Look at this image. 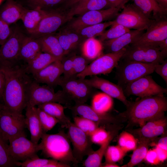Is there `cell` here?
<instances>
[{
	"mask_svg": "<svg viewBox=\"0 0 167 167\" xmlns=\"http://www.w3.org/2000/svg\"><path fill=\"white\" fill-rule=\"evenodd\" d=\"M167 53L159 47L148 45L127 46L121 59L125 61L145 63L161 64L165 59Z\"/></svg>",
	"mask_w": 167,
	"mask_h": 167,
	"instance_id": "obj_7",
	"label": "cell"
},
{
	"mask_svg": "<svg viewBox=\"0 0 167 167\" xmlns=\"http://www.w3.org/2000/svg\"><path fill=\"white\" fill-rule=\"evenodd\" d=\"M40 44L37 38L26 36L22 43L19 54V61L27 63L41 52Z\"/></svg>",
	"mask_w": 167,
	"mask_h": 167,
	"instance_id": "obj_29",
	"label": "cell"
},
{
	"mask_svg": "<svg viewBox=\"0 0 167 167\" xmlns=\"http://www.w3.org/2000/svg\"><path fill=\"white\" fill-rule=\"evenodd\" d=\"M134 5L149 19L154 20L166 16L167 10L156 0H132Z\"/></svg>",
	"mask_w": 167,
	"mask_h": 167,
	"instance_id": "obj_26",
	"label": "cell"
},
{
	"mask_svg": "<svg viewBox=\"0 0 167 167\" xmlns=\"http://www.w3.org/2000/svg\"><path fill=\"white\" fill-rule=\"evenodd\" d=\"M25 7L14 0H6L0 9V19L10 25L21 19Z\"/></svg>",
	"mask_w": 167,
	"mask_h": 167,
	"instance_id": "obj_24",
	"label": "cell"
},
{
	"mask_svg": "<svg viewBox=\"0 0 167 167\" xmlns=\"http://www.w3.org/2000/svg\"><path fill=\"white\" fill-rule=\"evenodd\" d=\"M166 38L167 19L165 16L153 20L146 32L130 45L152 46L160 48L162 42Z\"/></svg>",
	"mask_w": 167,
	"mask_h": 167,
	"instance_id": "obj_13",
	"label": "cell"
},
{
	"mask_svg": "<svg viewBox=\"0 0 167 167\" xmlns=\"http://www.w3.org/2000/svg\"><path fill=\"white\" fill-rule=\"evenodd\" d=\"M70 165L60 161L52 159L45 167H70Z\"/></svg>",
	"mask_w": 167,
	"mask_h": 167,
	"instance_id": "obj_54",
	"label": "cell"
},
{
	"mask_svg": "<svg viewBox=\"0 0 167 167\" xmlns=\"http://www.w3.org/2000/svg\"><path fill=\"white\" fill-rule=\"evenodd\" d=\"M163 8L167 10V0H156Z\"/></svg>",
	"mask_w": 167,
	"mask_h": 167,
	"instance_id": "obj_58",
	"label": "cell"
},
{
	"mask_svg": "<svg viewBox=\"0 0 167 167\" xmlns=\"http://www.w3.org/2000/svg\"><path fill=\"white\" fill-rule=\"evenodd\" d=\"M126 152L119 145L108 146L105 151L104 156L105 163L115 164L121 160Z\"/></svg>",
	"mask_w": 167,
	"mask_h": 167,
	"instance_id": "obj_40",
	"label": "cell"
},
{
	"mask_svg": "<svg viewBox=\"0 0 167 167\" xmlns=\"http://www.w3.org/2000/svg\"><path fill=\"white\" fill-rule=\"evenodd\" d=\"M122 12L113 20L118 24L129 29L145 30L153 20L149 19L132 4L125 6Z\"/></svg>",
	"mask_w": 167,
	"mask_h": 167,
	"instance_id": "obj_12",
	"label": "cell"
},
{
	"mask_svg": "<svg viewBox=\"0 0 167 167\" xmlns=\"http://www.w3.org/2000/svg\"><path fill=\"white\" fill-rule=\"evenodd\" d=\"M167 125V118L164 114L148 121L139 128L130 129L128 132L138 141H146L151 143L158 136L164 133Z\"/></svg>",
	"mask_w": 167,
	"mask_h": 167,
	"instance_id": "obj_17",
	"label": "cell"
},
{
	"mask_svg": "<svg viewBox=\"0 0 167 167\" xmlns=\"http://www.w3.org/2000/svg\"><path fill=\"white\" fill-rule=\"evenodd\" d=\"M103 48L102 42L93 37L84 41L81 50L83 56L87 59L94 60L101 54Z\"/></svg>",
	"mask_w": 167,
	"mask_h": 167,
	"instance_id": "obj_35",
	"label": "cell"
},
{
	"mask_svg": "<svg viewBox=\"0 0 167 167\" xmlns=\"http://www.w3.org/2000/svg\"><path fill=\"white\" fill-rule=\"evenodd\" d=\"M37 107L57 119L63 128H67L71 122L70 119L65 114L64 107L60 103L49 102L40 105Z\"/></svg>",
	"mask_w": 167,
	"mask_h": 167,
	"instance_id": "obj_32",
	"label": "cell"
},
{
	"mask_svg": "<svg viewBox=\"0 0 167 167\" xmlns=\"http://www.w3.org/2000/svg\"><path fill=\"white\" fill-rule=\"evenodd\" d=\"M130 30L122 25L114 23L109 29L104 31L99 36V40L102 42L115 39L128 32Z\"/></svg>",
	"mask_w": 167,
	"mask_h": 167,
	"instance_id": "obj_39",
	"label": "cell"
},
{
	"mask_svg": "<svg viewBox=\"0 0 167 167\" xmlns=\"http://www.w3.org/2000/svg\"><path fill=\"white\" fill-rule=\"evenodd\" d=\"M118 143V145L127 152L133 150L136 148L138 140L131 133L123 131L119 136Z\"/></svg>",
	"mask_w": 167,
	"mask_h": 167,
	"instance_id": "obj_42",
	"label": "cell"
},
{
	"mask_svg": "<svg viewBox=\"0 0 167 167\" xmlns=\"http://www.w3.org/2000/svg\"><path fill=\"white\" fill-rule=\"evenodd\" d=\"M5 0H0V5Z\"/></svg>",
	"mask_w": 167,
	"mask_h": 167,
	"instance_id": "obj_62",
	"label": "cell"
},
{
	"mask_svg": "<svg viewBox=\"0 0 167 167\" xmlns=\"http://www.w3.org/2000/svg\"><path fill=\"white\" fill-rule=\"evenodd\" d=\"M11 33L7 40L0 47V65H8L19 62L20 48L27 36L18 26L12 27Z\"/></svg>",
	"mask_w": 167,
	"mask_h": 167,
	"instance_id": "obj_10",
	"label": "cell"
},
{
	"mask_svg": "<svg viewBox=\"0 0 167 167\" xmlns=\"http://www.w3.org/2000/svg\"><path fill=\"white\" fill-rule=\"evenodd\" d=\"M36 38L40 44L42 52L62 59L65 55L64 51L56 34H49Z\"/></svg>",
	"mask_w": 167,
	"mask_h": 167,
	"instance_id": "obj_28",
	"label": "cell"
},
{
	"mask_svg": "<svg viewBox=\"0 0 167 167\" xmlns=\"http://www.w3.org/2000/svg\"><path fill=\"white\" fill-rule=\"evenodd\" d=\"M126 96L134 95L141 98L154 96L164 95L166 88L158 84L149 75L143 76L130 83L123 88Z\"/></svg>",
	"mask_w": 167,
	"mask_h": 167,
	"instance_id": "obj_11",
	"label": "cell"
},
{
	"mask_svg": "<svg viewBox=\"0 0 167 167\" xmlns=\"http://www.w3.org/2000/svg\"><path fill=\"white\" fill-rule=\"evenodd\" d=\"M39 143L41 154L67 164L76 166L79 163L74 157L67 134L63 131L49 134L44 132Z\"/></svg>",
	"mask_w": 167,
	"mask_h": 167,
	"instance_id": "obj_3",
	"label": "cell"
},
{
	"mask_svg": "<svg viewBox=\"0 0 167 167\" xmlns=\"http://www.w3.org/2000/svg\"><path fill=\"white\" fill-rule=\"evenodd\" d=\"M144 160L148 163L152 165H156L160 162L155 148L148 150Z\"/></svg>",
	"mask_w": 167,
	"mask_h": 167,
	"instance_id": "obj_51",
	"label": "cell"
},
{
	"mask_svg": "<svg viewBox=\"0 0 167 167\" xmlns=\"http://www.w3.org/2000/svg\"><path fill=\"white\" fill-rule=\"evenodd\" d=\"M73 121V123L77 127L89 136L99 126L97 123L90 119L78 116H75Z\"/></svg>",
	"mask_w": 167,
	"mask_h": 167,
	"instance_id": "obj_41",
	"label": "cell"
},
{
	"mask_svg": "<svg viewBox=\"0 0 167 167\" xmlns=\"http://www.w3.org/2000/svg\"><path fill=\"white\" fill-rule=\"evenodd\" d=\"M84 0H67L63 7V10H66L74 5Z\"/></svg>",
	"mask_w": 167,
	"mask_h": 167,
	"instance_id": "obj_57",
	"label": "cell"
},
{
	"mask_svg": "<svg viewBox=\"0 0 167 167\" xmlns=\"http://www.w3.org/2000/svg\"><path fill=\"white\" fill-rule=\"evenodd\" d=\"M3 105L2 102V99H0V112L3 109Z\"/></svg>",
	"mask_w": 167,
	"mask_h": 167,
	"instance_id": "obj_61",
	"label": "cell"
},
{
	"mask_svg": "<svg viewBox=\"0 0 167 167\" xmlns=\"http://www.w3.org/2000/svg\"><path fill=\"white\" fill-rule=\"evenodd\" d=\"M5 77L2 100L3 107L17 114H22L27 106V97L33 80L28 75L26 65L18 62L0 65Z\"/></svg>",
	"mask_w": 167,
	"mask_h": 167,
	"instance_id": "obj_1",
	"label": "cell"
},
{
	"mask_svg": "<svg viewBox=\"0 0 167 167\" xmlns=\"http://www.w3.org/2000/svg\"><path fill=\"white\" fill-rule=\"evenodd\" d=\"M167 110V100L164 95L141 98L131 102L126 111L119 116L128 121L127 127L141 126L148 121L165 114Z\"/></svg>",
	"mask_w": 167,
	"mask_h": 167,
	"instance_id": "obj_2",
	"label": "cell"
},
{
	"mask_svg": "<svg viewBox=\"0 0 167 167\" xmlns=\"http://www.w3.org/2000/svg\"><path fill=\"white\" fill-rule=\"evenodd\" d=\"M154 72L160 75L167 84V60L165 59L161 63L157 64Z\"/></svg>",
	"mask_w": 167,
	"mask_h": 167,
	"instance_id": "obj_49",
	"label": "cell"
},
{
	"mask_svg": "<svg viewBox=\"0 0 167 167\" xmlns=\"http://www.w3.org/2000/svg\"><path fill=\"white\" fill-rule=\"evenodd\" d=\"M150 144L148 141H138L137 146L133 150L129 161L122 167H132L140 163L144 160Z\"/></svg>",
	"mask_w": 167,
	"mask_h": 167,
	"instance_id": "obj_38",
	"label": "cell"
},
{
	"mask_svg": "<svg viewBox=\"0 0 167 167\" xmlns=\"http://www.w3.org/2000/svg\"><path fill=\"white\" fill-rule=\"evenodd\" d=\"M25 119L26 128L30 132V140L35 144H38L44 132L36 107H26Z\"/></svg>",
	"mask_w": 167,
	"mask_h": 167,
	"instance_id": "obj_23",
	"label": "cell"
},
{
	"mask_svg": "<svg viewBox=\"0 0 167 167\" xmlns=\"http://www.w3.org/2000/svg\"><path fill=\"white\" fill-rule=\"evenodd\" d=\"M62 64L63 78L67 79L71 77L73 66L72 56L65 58H62L61 60Z\"/></svg>",
	"mask_w": 167,
	"mask_h": 167,
	"instance_id": "obj_48",
	"label": "cell"
},
{
	"mask_svg": "<svg viewBox=\"0 0 167 167\" xmlns=\"http://www.w3.org/2000/svg\"><path fill=\"white\" fill-rule=\"evenodd\" d=\"M8 142L9 154L15 162L24 161L37 155L41 150L39 143H34L27 139L26 135L16 137Z\"/></svg>",
	"mask_w": 167,
	"mask_h": 167,
	"instance_id": "obj_18",
	"label": "cell"
},
{
	"mask_svg": "<svg viewBox=\"0 0 167 167\" xmlns=\"http://www.w3.org/2000/svg\"><path fill=\"white\" fill-rule=\"evenodd\" d=\"M72 60V69L70 78L76 77V75L83 71L88 65L87 59L83 56H73Z\"/></svg>",
	"mask_w": 167,
	"mask_h": 167,
	"instance_id": "obj_47",
	"label": "cell"
},
{
	"mask_svg": "<svg viewBox=\"0 0 167 167\" xmlns=\"http://www.w3.org/2000/svg\"><path fill=\"white\" fill-rule=\"evenodd\" d=\"M72 19L66 11L58 10L47 12L35 30L30 35L35 37L54 34Z\"/></svg>",
	"mask_w": 167,
	"mask_h": 167,
	"instance_id": "obj_16",
	"label": "cell"
},
{
	"mask_svg": "<svg viewBox=\"0 0 167 167\" xmlns=\"http://www.w3.org/2000/svg\"><path fill=\"white\" fill-rule=\"evenodd\" d=\"M58 60H62L49 54L41 52L26 64V68L29 74L33 75Z\"/></svg>",
	"mask_w": 167,
	"mask_h": 167,
	"instance_id": "obj_31",
	"label": "cell"
},
{
	"mask_svg": "<svg viewBox=\"0 0 167 167\" xmlns=\"http://www.w3.org/2000/svg\"><path fill=\"white\" fill-rule=\"evenodd\" d=\"M113 21L102 22L85 27L75 31L80 36L84 41L86 40L99 36L108 27L111 26Z\"/></svg>",
	"mask_w": 167,
	"mask_h": 167,
	"instance_id": "obj_36",
	"label": "cell"
},
{
	"mask_svg": "<svg viewBox=\"0 0 167 167\" xmlns=\"http://www.w3.org/2000/svg\"><path fill=\"white\" fill-rule=\"evenodd\" d=\"M46 12L38 9H30L25 7L21 20L29 34L36 28Z\"/></svg>",
	"mask_w": 167,
	"mask_h": 167,
	"instance_id": "obj_30",
	"label": "cell"
},
{
	"mask_svg": "<svg viewBox=\"0 0 167 167\" xmlns=\"http://www.w3.org/2000/svg\"><path fill=\"white\" fill-rule=\"evenodd\" d=\"M120 9L114 7L89 11L73 18L67 23L66 28L75 31L89 26L99 24L116 17Z\"/></svg>",
	"mask_w": 167,
	"mask_h": 167,
	"instance_id": "obj_9",
	"label": "cell"
},
{
	"mask_svg": "<svg viewBox=\"0 0 167 167\" xmlns=\"http://www.w3.org/2000/svg\"><path fill=\"white\" fill-rule=\"evenodd\" d=\"M36 109L43 132L46 133L59 123V121L54 117L38 107Z\"/></svg>",
	"mask_w": 167,
	"mask_h": 167,
	"instance_id": "obj_43",
	"label": "cell"
},
{
	"mask_svg": "<svg viewBox=\"0 0 167 167\" xmlns=\"http://www.w3.org/2000/svg\"><path fill=\"white\" fill-rule=\"evenodd\" d=\"M5 23L4 22L0 19V32L1 31Z\"/></svg>",
	"mask_w": 167,
	"mask_h": 167,
	"instance_id": "obj_60",
	"label": "cell"
},
{
	"mask_svg": "<svg viewBox=\"0 0 167 167\" xmlns=\"http://www.w3.org/2000/svg\"><path fill=\"white\" fill-rule=\"evenodd\" d=\"M71 100L62 90L55 92L48 86H41L33 80L28 92L27 107H36L49 102H56L65 104Z\"/></svg>",
	"mask_w": 167,
	"mask_h": 167,
	"instance_id": "obj_4",
	"label": "cell"
},
{
	"mask_svg": "<svg viewBox=\"0 0 167 167\" xmlns=\"http://www.w3.org/2000/svg\"><path fill=\"white\" fill-rule=\"evenodd\" d=\"M113 133L108 131L104 127H99L90 136L93 143L101 145L105 142Z\"/></svg>",
	"mask_w": 167,
	"mask_h": 167,
	"instance_id": "obj_46",
	"label": "cell"
},
{
	"mask_svg": "<svg viewBox=\"0 0 167 167\" xmlns=\"http://www.w3.org/2000/svg\"><path fill=\"white\" fill-rule=\"evenodd\" d=\"M58 85L70 100L76 104L85 102L91 96L93 88L84 81V79L77 77L61 78Z\"/></svg>",
	"mask_w": 167,
	"mask_h": 167,
	"instance_id": "obj_14",
	"label": "cell"
},
{
	"mask_svg": "<svg viewBox=\"0 0 167 167\" xmlns=\"http://www.w3.org/2000/svg\"><path fill=\"white\" fill-rule=\"evenodd\" d=\"M25 117L12 113L3 107L0 112V135L6 142L16 137L26 135Z\"/></svg>",
	"mask_w": 167,
	"mask_h": 167,
	"instance_id": "obj_8",
	"label": "cell"
},
{
	"mask_svg": "<svg viewBox=\"0 0 167 167\" xmlns=\"http://www.w3.org/2000/svg\"><path fill=\"white\" fill-rule=\"evenodd\" d=\"M107 0H84L74 5L66 11L68 16L80 15L87 12L110 7Z\"/></svg>",
	"mask_w": 167,
	"mask_h": 167,
	"instance_id": "obj_25",
	"label": "cell"
},
{
	"mask_svg": "<svg viewBox=\"0 0 167 167\" xmlns=\"http://www.w3.org/2000/svg\"><path fill=\"white\" fill-rule=\"evenodd\" d=\"M65 55L76 49L84 41L76 32L66 27L56 34Z\"/></svg>",
	"mask_w": 167,
	"mask_h": 167,
	"instance_id": "obj_27",
	"label": "cell"
},
{
	"mask_svg": "<svg viewBox=\"0 0 167 167\" xmlns=\"http://www.w3.org/2000/svg\"><path fill=\"white\" fill-rule=\"evenodd\" d=\"M113 98L102 92L96 93L92 97L91 106L99 113H108L113 108Z\"/></svg>",
	"mask_w": 167,
	"mask_h": 167,
	"instance_id": "obj_34",
	"label": "cell"
},
{
	"mask_svg": "<svg viewBox=\"0 0 167 167\" xmlns=\"http://www.w3.org/2000/svg\"><path fill=\"white\" fill-rule=\"evenodd\" d=\"M12 31V28L5 23L0 32V47L7 40Z\"/></svg>",
	"mask_w": 167,
	"mask_h": 167,
	"instance_id": "obj_50",
	"label": "cell"
},
{
	"mask_svg": "<svg viewBox=\"0 0 167 167\" xmlns=\"http://www.w3.org/2000/svg\"><path fill=\"white\" fill-rule=\"evenodd\" d=\"M5 83V77L3 72L0 67V99L2 96Z\"/></svg>",
	"mask_w": 167,
	"mask_h": 167,
	"instance_id": "obj_55",
	"label": "cell"
},
{
	"mask_svg": "<svg viewBox=\"0 0 167 167\" xmlns=\"http://www.w3.org/2000/svg\"><path fill=\"white\" fill-rule=\"evenodd\" d=\"M52 160L41 158L36 155L24 161H17L16 165L22 167H45Z\"/></svg>",
	"mask_w": 167,
	"mask_h": 167,
	"instance_id": "obj_45",
	"label": "cell"
},
{
	"mask_svg": "<svg viewBox=\"0 0 167 167\" xmlns=\"http://www.w3.org/2000/svg\"><path fill=\"white\" fill-rule=\"evenodd\" d=\"M0 135V167L16 166V162L10 156L8 150V144Z\"/></svg>",
	"mask_w": 167,
	"mask_h": 167,
	"instance_id": "obj_44",
	"label": "cell"
},
{
	"mask_svg": "<svg viewBox=\"0 0 167 167\" xmlns=\"http://www.w3.org/2000/svg\"><path fill=\"white\" fill-rule=\"evenodd\" d=\"M71 109L75 116L82 117L90 119L103 127L105 125L118 123L120 118L108 113L102 114L95 111L92 107L84 103L76 104Z\"/></svg>",
	"mask_w": 167,
	"mask_h": 167,
	"instance_id": "obj_20",
	"label": "cell"
},
{
	"mask_svg": "<svg viewBox=\"0 0 167 167\" xmlns=\"http://www.w3.org/2000/svg\"><path fill=\"white\" fill-rule=\"evenodd\" d=\"M123 61L117 66L116 73L118 85L122 88L130 83L152 74L158 64L131 61Z\"/></svg>",
	"mask_w": 167,
	"mask_h": 167,
	"instance_id": "obj_5",
	"label": "cell"
},
{
	"mask_svg": "<svg viewBox=\"0 0 167 167\" xmlns=\"http://www.w3.org/2000/svg\"><path fill=\"white\" fill-rule=\"evenodd\" d=\"M113 133L108 139L98 150L93 151L88 156L87 159L83 162V165L85 167H101L102 160L110 142L113 138Z\"/></svg>",
	"mask_w": 167,
	"mask_h": 167,
	"instance_id": "obj_37",
	"label": "cell"
},
{
	"mask_svg": "<svg viewBox=\"0 0 167 167\" xmlns=\"http://www.w3.org/2000/svg\"><path fill=\"white\" fill-rule=\"evenodd\" d=\"M62 74L61 60H58L32 75L38 83L45 84L52 88L58 85Z\"/></svg>",
	"mask_w": 167,
	"mask_h": 167,
	"instance_id": "obj_21",
	"label": "cell"
},
{
	"mask_svg": "<svg viewBox=\"0 0 167 167\" xmlns=\"http://www.w3.org/2000/svg\"><path fill=\"white\" fill-rule=\"evenodd\" d=\"M126 47L117 52L101 55L88 65L83 71L78 74L76 77L84 79L87 76L109 73L118 66Z\"/></svg>",
	"mask_w": 167,
	"mask_h": 167,
	"instance_id": "obj_6",
	"label": "cell"
},
{
	"mask_svg": "<svg viewBox=\"0 0 167 167\" xmlns=\"http://www.w3.org/2000/svg\"><path fill=\"white\" fill-rule=\"evenodd\" d=\"M110 7L123 9L126 4L130 0H107Z\"/></svg>",
	"mask_w": 167,
	"mask_h": 167,
	"instance_id": "obj_52",
	"label": "cell"
},
{
	"mask_svg": "<svg viewBox=\"0 0 167 167\" xmlns=\"http://www.w3.org/2000/svg\"><path fill=\"white\" fill-rule=\"evenodd\" d=\"M84 81L92 88H97L113 98L121 101L126 107L130 103L126 98L123 88L104 79L93 76L89 79H84Z\"/></svg>",
	"mask_w": 167,
	"mask_h": 167,
	"instance_id": "obj_19",
	"label": "cell"
},
{
	"mask_svg": "<svg viewBox=\"0 0 167 167\" xmlns=\"http://www.w3.org/2000/svg\"><path fill=\"white\" fill-rule=\"evenodd\" d=\"M67 135L73 146V156L79 162L82 161L85 156L93 151L92 143L90 137L71 122L68 126Z\"/></svg>",
	"mask_w": 167,
	"mask_h": 167,
	"instance_id": "obj_15",
	"label": "cell"
},
{
	"mask_svg": "<svg viewBox=\"0 0 167 167\" xmlns=\"http://www.w3.org/2000/svg\"><path fill=\"white\" fill-rule=\"evenodd\" d=\"M101 167H119L118 165L114 163H105L103 164H102Z\"/></svg>",
	"mask_w": 167,
	"mask_h": 167,
	"instance_id": "obj_59",
	"label": "cell"
},
{
	"mask_svg": "<svg viewBox=\"0 0 167 167\" xmlns=\"http://www.w3.org/2000/svg\"><path fill=\"white\" fill-rule=\"evenodd\" d=\"M144 31L130 30L116 38L102 42L103 45L109 53L119 51L134 43L145 32Z\"/></svg>",
	"mask_w": 167,
	"mask_h": 167,
	"instance_id": "obj_22",
	"label": "cell"
},
{
	"mask_svg": "<svg viewBox=\"0 0 167 167\" xmlns=\"http://www.w3.org/2000/svg\"><path fill=\"white\" fill-rule=\"evenodd\" d=\"M67 0H23L26 8L38 9L46 12L63 10V7Z\"/></svg>",
	"mask_w": 167,
	"mask_h": 167,
	"instance_id": "obj_33",
	"label": "cell"
},
{
	"mask_svg": "<svg viewBox=\"0 0 167 167\" xmlns=\"http://www.w3.org/2000/svg\"><path fill=\"white\" fill-rule=\"evenodd\" d=\"M155 149L159 160L160 162H163L167 158V150L163 149L155 145Z\"/></svg>",
	"mask_w": 167,
	"mask_h": 167,
	"instance_id": "obj_53",
	"label": "cell"
},
{
	"mask_svg": "<svg viewBox=\"0 0 167 167\" xmlns=\"http://www.w3.org/2000/svg\"><path fill=\"white\" fill-rule=\"evenodd\" d=\"M156 145L160 148L167 150V137L166 136L161 137L158 140L157 143Z\"/></svg>",
	"mask_w": 167,
	"mask_h": 167,
	"instance_id": "obj_56",
	"label": "cell"
}]
</instances>
